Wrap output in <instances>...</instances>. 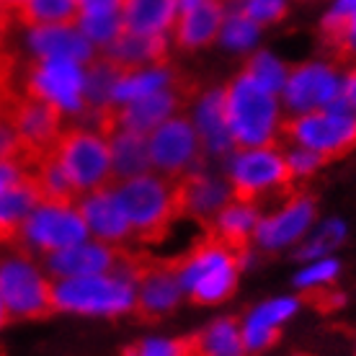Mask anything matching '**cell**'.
Segmentation results:
<instances>
[{
    "label": "cell",
    "mask_w": 356,
    "mask_h": 356,
    "mask_svg": "<svg viewBox=\"0 0 356 356\" xmlns=\"http://www.w3.org/2000/svg\"><path fill=\"white\" fill-rule=\"evenodd\" d=\"M184 286L178 282V274L170 259L147 256L143 271L134 282V315L143 323L161 321L181 302Z\"/></svg>",
    "instance_id": "cell-12"
},
{
    "label": "cell",
    "mask_w": 356,
    "mask_h": 356,
    "mask_svg": "<svg viewBox=\"0 0 356 356\" xmlns=\"http://www.w3.org/2000/svg\"><path fill=\"white\" fill-rule=\"evenodd\" d=\"M54 155L78 191L93 194L114 186L108 143L90 127H67L54 145Z\"/></svg>",
    "instance_id": "cell-5"
},
{
    "label": "cell",
    "mask_w": 356,
    "mask_h": 356,
    "mask_svg": "<svg viewBox=\"0 0 356 356\" xmlns=\"http://www.w3.org/2000/svg\"><path fill=\"white\" fill-rule=\"evenodd\" d=\"M276 98L243 70L225 90V119L238 150L268 147L276 140Z\"/></svg>",
    "instance_id": "cell-3"
},
{
    "label": "cell",
    "mask_w": 356,
    "mask_h": 356,
    "mask_svg": "<svg viewBox=\"0 0 356 356\" xmlns=\"http://www.w3.org/2000/svg\"><path fill=\"white\" fill-rule=\"evenodd\" d=\"M21 3H26V0H0V13H6V16L13 21V10H16Z\"/></svg>",
    "instance_id": "cell-42"
},
{
    "label": "cell",
    "mask_w": 356,
    "mask_h": 356,
    "mask_svg": "<svg viewBox=\"0 0 356 356\" xmlns=\"http://www.w3.org/2000/svg\"><path fill=\"white\" fill-rule=\"evenodd\" d=\"M29 44L36 57H60L72 63L93 60V44L75 26H36L31 29Z\"/></svg>",
    "instance_id": "cell-22"
},
{
    "label": "cell",
    "mask_w": 356,
    "mask_h": 356,
    "mask_svg": "<svg viewBox=\"0 0 356 356\" xmlns=\"http://www.w3.org/2000/svg\"><path fill=\"white\" fill-rule=\"evenodd\" d=\"M245 72H248L250 78L259 83V86H264L266 90H271V93L282 90L284 88V83H286L284 65L279 63L276 57H271L268 52L253 54V57L248 60V65H245Z\"/></svg>",
    "instance_id": "cell-32"
},
{
    "label": "cell",
    "mask_w": 356,
    "mask_h": 356,
    "mask_svg": "<svg viewBox=\"0 0 356 356\" xmlns=\"http://www.w3.org/2000/svg\"><path fill=\"white\" fill-rule=\"evenodd\" d=\"M176 348L178 356H245L241 321L222 318L207 325L202 333L178 339Z\"/></svg>",
    "instance_id": "cell-20"
},
{
    "label": "cell",
    "mask_w": 356,
    "mask_h": 356,
    "mask_svg": "<svg viewBox=\"0 0 356 356\" xmlns=\"http://www.w3.org/2000/svg\"><path fill=\"white\" fill-rule=\"evenodd\" d=\"M124 31L165 34L176 24L178 0H116Z\"/></svg>",
    "instance_id": "cell-24"
},
{
    "label": "cell",
    "mask_w": 356,
    "mask_h": 356,
    "mask_svg": "<svg viewBox=\"0 0 356 356\" xmlns=\"http://www.w3.org/2000/svg\"><path fill=\"white\" fill-rule=\"evenodd\" d=\"M10 318H8V310H6V302H3V297H0V328L8 323Z\"/></svg>",
    "instance_id": "cell-44"
},
{
    "label": "cell",
    "mask_w": 356,
    "mask_h": 356,
    "mask_svg": "<svg viewBox=\"0 0 356 356\" xmlns=\"http://www.w3.org/2000/svg\"><path fill=\"white\" fill-rule=\"evenodd\" d=\"M341 78L328 65H302L292 70L284 83L286 106L292 111L307 114L312 108H325L341 93Z\"/></svg>",
    "instance_id": "cell-14"
},
{
    "label": "cell",
    "mask_w": 356,
    "mask_h": 356,
    "mask_svg": "<svg viewBox=\"0 0 356 356\" xmlns=\"http://www.w3.org/2000/svg\"><path fill=\"white\" fill-rule=\"evenodd\" d=\"M312 217H315V204L312 196L300 188L297 194L286 202L279 214H268L261 217L253 232V241L259 243L261 248H282L286 243L297 241L307 227H310Z\"/></svg>",
    "instance_id": "cell-15"
},
{
    "label": "cell",
    "mask_w": 356,
    "mask_h": 356,
    "mask_svg": "<svg viewBox=\"0 0 356 356\" xmlns=\"http://www.w3.org/2000/svg\"><path fill=\"white\" fill-rule=\"evenodd\" d=\"M196 134H199V143L204 145V150L214 152V155H225L227 150L235 147L227 119H225V90L214 88L204 93V98L199 101V106H196Z\"/></svg>",
    "instance_id": "cell-25"
},
{
    "label": "cell",
    "mask_w": 356,
    "mask_h": 356,
    "mask_svg": "<svg viewBox=\"0 0 356 356\" xmlns=\"http://www.w3.org/2000/svg\"><path fill=\"white\" fill-rule=\"evenodd\" d=\"M111 191H114L116 202L122 204L127 220H129V227H132L129 238L143 248H150V245L165 241L170 227L181 217L170 176L143 173V176L114 184Z\"/></svg>",
    "instance_id": "cell-1"
},
{
    "label": "cell",
    "mask_w": 356,
    "mask_h": 356,
    "mask_svg": "<svg viewBox=\"0 0 356 356\" xmlns=\"http://www.w3.org/2000/svg\"><path fill=\"white\" fill-rule=\"evenodd\" d=\"M196 96H199V83L178 72L176 81L170 83L168 88H161L155 93L127 101V104H116L119 106V129L134 134H150L168 116L181 114Z\"/></svg>",
    "instance_id": "cell-10"
},
{
    "label": "cell",
    "mask_w": 356,
    "mask_h": 356,
    "mask_svg": "<svg viewBox=\"0 0 356 356\" xmlns=\"http://www.w3.org/2000/svg\"><path fill=\"white\" fill-rule=\"evenodd\" d=\"M259 31H261L259 24H253L243 10H235V13L225 16V24L220 29V39L230 49H248L259 39Z\"/></svg>",
    "instance_id": "cell-31"
},
{
    "label": "cell",
    "mask_w": 356,
    "mask_h": 356,
    "mask_svg": "<svg viewBox=\"0 0 356 356\" xmlns=\"http://www.w3.org/2000/svg\"><path fill=\"white\" fill-rule=\"evenodd\" d=\"M54 310L81 315H124L134 310V284L116 276H70L52 282Z\"/></svg>",
    "instance_id": "cell-6"
},
{
    "label": "cell",
    "mask_w": 356,
    "mask_h": 356,
    "mask_svg": "<svg viewBox=\"0 0 356 356\" xmlns=\"http://www.w3.org/2000/svg\"><path fill=\"white\" fill-rule=\"evenodd\" d=\"M343 238H346V227H343V225L336 222V220H333V222H325L321 227V232H315V238H312L297 256H300V259H315V256L333 253V250L343 243Z\"/></svg>",
    "instance_id": "cell-33"
},
{
    "label": "cell",
    "mask_w": 356,
    "mask_h": 356,
    "mask_svg": "<svg viewBox=\"0 0 356 356\" xmlns=\"http://www.w3.org/2000/svg\"><path fill=\"white\" fill-rule=\"evenodd\" d=\"M83 0H26L13 10V21L24 26H78Z\"/></svg>",
    "instance_id": "cell-27"
},
{
    "label": "cell",
    "mask_w": 356,
    "mask_h": 356,
    "mask_svg": "<svg viewBox=\"0 0 356 356\" xmlns=\"http://www.w3.org/2000/svg\"><path fill=\"white\" fill-rule=\"evenodd\" d=\"M300 356H310V354H300Z\"/></svg>",
    "instance_id": "cell-46"
},
{
    "label": "cell",
    "mask_w": 356,
    "mask_h": 356,
    "mask_svg": "<svg viewBox=\"0 0 356 356\" xmlns=\"http://www.w3.org/2000/svg\"><path fill=\"white\" fill-rule=\"evenodd\" d=\"M279 152L284 155L286 165H289V170H292L294 176H307V173H312L315 168L325 165V161H323L318 152L297 147V145H282V150Z\"/></svg>",
    "instance_id": "cell-36"
},
{
    "label": "cell",
    "mask_w": 356,
    "mask_h": 356,
    "mask_svg": "<svg viewBox=\"0 0 356 356\" xmlns=\"http://www.w3.org/2000/svg\"><path fill=\"white\" fill-rule=\"evenodd\" d=\"M276 140L318 152L323 161L330 163L356 147V114L315 108L294 119H284L276 129Z\"/></svg>",
    "instance_id": "cell-4"
},
{
    "label": "cell",
    "mask_w": 356,
    "mask_h": 356,
    "mask_svg": "<svg viewBox=\"0 0 356 356\" xmlns=\"http://www.w3.org/2000/svg\"><path fill=\"white\" fill-rule=\"evenodd\" d=\"M339 261H323V264H315V266L305 268L302 274L297 276V286L305 289V286H315V284H328L333 276L339 274Z\"/></svg>",
    "instance_id": "cell-37"
},
{
    "label": "cell",
    "mask_w": 356,
    "mask_h": 356,
    "mask_svg": "<svg viewBox=\"0 0 356 356\" xmlns=\"http://www.w3.org/2000/svg\"><path fill=\"white\" fill-rule=\"evenodd\" d=\"M108 150H111V178H114V184L143 176L150 168L147 134H134L119 129L114 137H108Z\"/></svg>",
    "instance_id": "cell-26"
},
{
    "label": "cell",
    "mask_w": 356,
    "mask_h": 356,
    "mask_svg": "<svg viewBox=\"0 0 356 356\" xmlns=\"http://www.w3.org/2000/svg\"><path fill=\"white\" fill-rule=\"evenodd\" d=\"M86 75V83H83V98H86V108H101L111 104V96H114L116 83L124 78L127 72L119 63H114L111 57L101 54V57H93L88 63V72Z\"/></svg>",
    "instance_id": "cell-29"
},
{
    "label": "cell",
    "mask_w": 356,
    "mask_h": 356,
    "mask_svg": "<svg viewBox=\"0 0 356 356\" xmlns=\"http://www.w3.org/2000/svg\"><path fill=\"white\" fill-rule=\"evenodd\" d=\"M196 0H178V6H181V10L184 8H188V6H194Z\"/></svg>",
    "instance_id": "cell-45"
},
{
    "label": "cell",
    "mask_w": 356,
    "mask_h": 356,
    "mask_svg": "<svg viewBox=\"0 0 356 356\" xmlns=\"http://www.w3.org/2000/svg\"><path fill=\"white\" fill-rule=\"evenodd\" d=\"M333 13H356V0H339Z\"/></svg>",
    "instance_id": "cell-43"
},
{
    "label": "cell",
    "mask_w": 356,
    "mask_h": 356,
    "mask_svg": "<svg viewBox=\"0 0 356 356\" xmlns=\"http://www.w3.org/2000/svg\"><path fill=\"white\" fill-rule=\"evenodd\" d=\"M106 49V57L124 67V72H140L147 67L168 65V39L165 34H134L124 31L116 36Z\"/></svg>",
    "instance_id": "cell-18"
},
{
    "label": "cell",
    "mask_w": 356,
    "mask_h": 356,
    "mask_svg": "<svg viewBox=\"0 0 356 356\" xmlns=\"http://www.w3.org/2000/svg\"><path fill=\"white\" fill-rule=\"evenodd\" d=\"M147 147L150 165H155L163 176H178L199 165V134L184 111L155 127L147 137Z\"/></svg>",
    "instance_id": "cell-11"
},
{
    "label": "cell",
    "mask_w": 356,
    "mask_h": 356,
    "mask_svg": "<svg viewBox=\"0 0 356 356\" xmlns=\"http://www.w3.org/2000/svg\"><path fill=\"white\" fill-rule=\"evenodd\" d=\"M137 354L140 356H178L176 341H163V339H150L137 343Z\"/></svg>",
    "instance_id": "cell-38"
},
{
    "label": "cell",
    "mask_w": 356,
    "mask_h": 356,
    "mask_svg": "<svg viewBox=\"0 0 356 356\" xmlns=\"http://www.w3.org/2000/svg\"><path fill=\"white\" fill-rule=\"evenodd\" d=\"M225 3L222 0H196L194 6L181 10L173 24V42L181 49H199L217 39L225 24Z\"/></svg>",
    "instance_id": "cell-17"
},
{
    "label": "cell",
    "mask_w": 356,
    "mask_h": 356,
    "mask_svg": "<svg viewBox=\"0 0 356 356\" xmlns=\"http://www.w3.org/2000/svg\"><path fill=\"white\" fill-rule=\"evenodd\" d=\"M176 70H170L168 65H161V67H147V70L140 72H129L122 81L116 83L114 96H111V104H127V101H134L140 96H147V93H155L161 88H168L170 83L176 81Z\"/></svg>",
    "instance_id": "cell-30"
},
{
    "label": "cell",
    "mask_w": 356,
    "mask_h": 356,
    "mask_svg": "<svg viewBox=\"0 0 356 356\" xmlns=\"http://www.w3.org/2000/svg\"><path fill=\"white\" fill-rule=\"evenodd\" d=\"M18 178H21L18 165H13L10 161H0V191H6L10 184H16Z\"/></svg>",
    "instance_id": "cell-40"
},
{
    "label": "cell",
    "mask_w": 356,
    "mask_h": 356,
    "mask_svg": "<svg viewBox=\"0 0 356 356\" xmlns=\"http://www.w3.org/2000/svg\"><path fill=\"white\" fill-rule=\"evenodd\" d=\"M341 96H343V101H346L348 106L356 111V67L351 72H348L346 83L341 86Z\"/></svg>",
    "instance_id": "cell-41"
},
{
    "label": "cell",
    "mask_w": 356,
    "mask_h": 356,
    "mask_svg": "<svg viewBox=\"0 0 356 356\" xmlns=\"http://www.w3.org/2000/svg\"><path fill=\"white\" fill-rule=\"evenodd\" d=\"M111 266H114V245L106 243H78L70 248L54 250L44 259V268L57 279L96 276L111 271Z\"/></svg>",
    "instance_id": "cell-19"
},
{
    "label": "cell",
    "mask_w": 356,
    "mask_h": 356,
    "mask_svg": "<svg viewBox=\"0 0 356 356\" xmlns=\"http://www.w3.org/2000/svg\"><path fill=\"white\" fill-rule=\"evenodd\" d=\"M230 188L232 199L253 204L259 212H268L274 204L282 209L300 191L284 155L274 147L235 152L230 161Z\"/></svg>",
    "instance_id": "cell-2"
},
{
    "label": "cell",
    "mask_w": 356,
    "mask_h": 356,
    "mask_svg": "<svg viewBox=\"0 0 356 356\" xmlns=\"http://www.w3.org/2000/svg\"><path fill=\"white\" fill-rule=\"evenodd\" d=\"M302 302L312 310L323 312V315H330V312H336L339 307H343L346 302V297L339 292V289H333V286H325V284H315V286H305L302 289Z\"/></svg>",
    "instance_id": "cell-35"
},
{
    "label": "cell",
    "mask_w": 356,
    "mask_h": 356,
    "mask_svg": "<svg viewBox=\"0 0 356 356\" xmlns=\"http://www.w3.org/2000/svg\"><path fill=\"white\" fill-rule=\"evenodd\" d=\"M78 212L83 214L88 232L98 243L124 245V241L132 235L129 220H127L124 209L116 202L111 188H101V191H93L88 196H81Z\"/></svg>",
    "instance_id": "cell-16"
},
{
    "label": "cell",
    "mask_w": 356,
    "mask_h": 356,
    "mask_svg": "<svg viewBox=\"0 0 356 356\" xmlns=\"http://www.w3.org/2000/svg\"><path fill=\"white\" fill-rule=\"evenodd\" d=\"M0 297L6 302L8 318L34 321L54 315L52 282L34 266L31 256L18 250L0 264Z\"/></svg>",
    "instance_id": "cell-7"
},
{
    "label": "cell",
    "mask_w": 356,
    "mask_h": 356,
    "mask_svg": "<svg viewBox=\"0 0 356 356\" xmlns=\"http://www.w3.org/2000/svg\"><path fill=\"white\" fill-rule=\"evenodd\" d=\"M170 178H173V188H176V202L181 217H194L202 227H207V225L212 222L227 202H232L230 184H225L222 178L207 176L199 165Z\"/></svg>",
    "instance_id": "cell-13"
},
{
    "label": "cell",
    "mask_w": 356,
    "mask_h": 356,
    "mask_svg": "<svg viewBox=\"0 0 356 356\" xmlns=\"http://www.w3.org/2000/svg\"><path fill=\"white\" fill-rule=\"evenodd\" d=\"M18 147V137L6 119H0V161H10Z\"/></svg>",
    "instance_id": "cell-39"
},
{
    "label": "cell",
    "mask_w": 356,
    "mask_h": 356,
    "mask_svg": "<svg viewBox=\"0 0 356 356\" xmlns=\"http://www.w3.org/2000/svg\"><path fill=\"white\" fill-rule=\"evenodd\" d=\"M83 83H86V75L81 70V63L60 60V57H39L36 63L29 65L21 88L54 104L63 114L65 111L81 114L86 111Z\"/></svg>",
    "instance_id": "cell-9"
},
{
    "label": "cell",
    "mask_w": 356,
    "mask_h": 356,
    "mask_svg": "<svg viewBox=\"0 0 356 356\" xmlns=\"http://www.w3.org/2000/svg\"><path fill=\"white\" fill-rule=\"evenodd\" d=\"M86 235H88V225L75 207L39 204L21 227L16 248L26 256L54 253V250L86 243Z\"/></svg>",
    "instance_id": "cell-8"
},
{
    "label": "cell",
    "mask_w": 356,
    "mask_h": 356,
    "mask_svg": "<svg viewBox=\"0 0 356 356\" xmlns=\"http://www.w3.org/2000/svg\"><path fill=\"white\" fill-rule=\"evenodd\" d=\"M78 29L93 47H108L116 36L122 34V13L114 0H96L83 3V16Z\"/></svg>",
    "instance_id": "cell-28"
},
{
    "label": "cell",
    "mask_w": 356,
    "mask_h": 356,
    "mask_svg": "<svg viewBox=\"0 0 356 356\" xmlns=\"http://www.w3.org/2000/svg\"><path fill=\"white\" fill-rule=\"evenodd\" d=\"M297 302L294 300H271V302L259 305L248 315V321L243 325V343L245 354H259L264 348L274 346L279 341V325L294 315Z\"/></svg>",
    "instance_id": "cell-23"
},
{
    "label": "cell",
    "mask_w": 356,
    "mask_h": 356,
    "mask_svg": "<svg viewBox=\"0 0 356 356\" xmlns=\"http://www.w3.org/2000/svg\"><path fill=\"white\" fill-rule=\"evenodd\" d=\"M42 204L34 181L21 173L16 184L0 191V245H16L26 217Z\"/></svg>",
    "instance_id": "cell-21"
},
{
    "label": "cell",
    "mask_w": 356,
    "mask_h": 356,
    "mask_svg": "<svg viewBox=\"0 0 356 356\" xmlns=\"http://www.w3.org/2000/svg\"><path fill=\"white\" fill-rule=\"evenodd\" d=\"M241 10L253 24L271 26L286 16V0H243Z\"/></svg>",
    "instance_id": "cell-34"
}]
</instances>
